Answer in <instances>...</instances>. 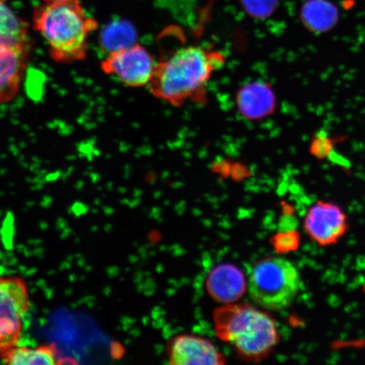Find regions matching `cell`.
<instances>
[{
    "label": "cell",
    "mask_w": 365,
    "mask_h": 365,
    "mask_svg": "<svg viewBox=\"0 0 365 365\" xmlns=\"http://www.w3.org/2000/svg\"><path fill=\"white\" fill-rule=\"evenodd\" d=\"M302 278L299 269L289 259L267 257L251 264L248 289L251 299L269 310L289 307L298 296Z\"/></svg>",
    "instance_id": "4"
},
{
    "label": "cell",
    "mask_w": 365,
    "mask_h": 365,
    "mask_svg": "<svg viewBox=\"0 0 365 365\" xmlns=\"http://www.w3.org/2000/svg\"><path fill=\"white\" fill-rule=\"evenodd\" d=\"M246 287L244 273L232 264H221L210 272L207 289L210 295L222 304H232L243 296Z\"/></svg>",
    "instance_id": "10"
},
{
    "label": "cell",
    "mask_w": 365,
    "mask_h": 365,
    "mask_svg": "<svg viewBox=\"0 0 365 365\" xmlns=\"http://www.w3.org/2000/svg\"><path fill=\"white\" fill-rule=\"evenodd\" d=\"M246 12L257 19H266L276 11L279 0H241Z\"/></svg>",
    "instance_id": "16"
},
{
    "label": "cell",
    "mask_w": 365,
    "mask_h": 365,
    "mask_svg": "<svg viewBox=\"0 0 365 365\" xmlns=\"http://www.w3.org/2000/svg\"><path fill=\"white\" fill-rule=\"evenodd\" d=\"M243 115L250 120H259L275 110L277 98L271 86L263 82H253L242 89L237 98Z\"/></svg>",
    "instance_id": "11"
},
{
    "label": "cell",
    "mask_w": 365,
    "mask_h": 365,
    "mask_svg": "<svg viewBox=\"0 0 365 365\" xmlns=\"http://www.w3.org/2000/svg\"><path fill=\"white\" fill-rule=\"evenodd\" d=\"M1 361L6 364H56L58 359V350L56 345L45 344L29 348V346H15L0 356Z\"/></svg>",
    "instance_id": "14"
},
{
    "label": "cell",
    "mask_w": 365,
    "mask_h": 365,
    "mask_svg": "<svg viewBox=\"0 0 365 365\" xmlns=\"http://www.w3.org/2000/svg\"><path fill=\"white\" fill-rule=\"evenodd\" d=\"M223 63L222 54L212 49L180 48L157 62L148 86L155 97L175 106L203 102L210 80Z\"/></svg>",
    "instance_id": "1"
},
{
    "label": "cell",
    "mask_w": 365,
    "mask_h": 365,
    "mask_svg": "<svg viewBox=\"0 0 365 365\" xmlns=\"http://www.w3.org/2000/svg\"><path fill=\"white\" fill-rule=\"evenodd\" d=\"M135 30L129 21H114L105 27L102 31V47L108 53L117 51L135 44Z\"/></svg>",
    "instance_id": "15"
},
{
    "label": "cell",
    "mask_w": 365,
    "mask_h": 365,
    "mask_svg": "<svg viewBox=\"0 0 365 365\" xmlns=\"http://www.w3.org/2000/svg\"><path fill=\"white\" fill-rule=\"evenodd\" d=\"M303 25L313 34L327 33L339 21V10L330 0H307L299 10Z\"/></svg>",
    "instance_id": "12"
},
{
    "label": "cell",
    "mask_w": 365,
    "mask_h": 365,
    "mask_svg": "<svg viewBox=\"0 0 365 365\" xmlns=\"http://www.w3.org/2000/svg\"><path fill=\"white\" fill-rule=\"evenodd\" d=\"M216 334L251 362L266 359L280 341L275 319L248 304H227L214 314Z\"/></svg>",
    "instance_id": "3"
},
{
    "label": "cell",
    "mask_w": 365,
    "mask_h": 365,
    "mask_svg": "<svg viewBox=\"0 0 365 365\" xmlns=\"http://www.w3.org/2000/svg\"><path fill=\"white\" fill-rule=\"evenodd\" d=\"M34 24L48 43L50 57L61 63L84 61L89 36L98 27L79 0L47 3L36 8Z\"/></svg>",
    "instance_id": "2"
},
{
    "label": "cell",
    "mask_w": 365,
    "mask_h": 365,
    "mask_svg": "<svg viewBox=\"0 0 365 365\" xmlns=\"http://www.w3.org/2000/svg\"><path fill=\"white\" fill-rule=\"evenodd\" d=\"M156 66L157 62L148 50L137 43L108 53L101 66L107 75L133 88L149 86Z\"/></svg>",
    "instance_id": "6"
},
{
    "label": "cell",
    "mask_w": 365,
    "mask_h": 365,
    "mask_svg": "<svg viewBox=\"0 0 365 365\" xmlns=\"http://www.w3.org/2000/svg\"><path fill=\"white\" fill-rule=\"evenodd\" d=\"M29 57V48L0 46V106L19 93Z\"/></svg>",
    "instance_id": "9"
},
{
    "label": "cell",
    "mask_w": 365,
    "mask_h": 365,
    "mask_svg": "<svg viewBox=\"0 0 365 365\" xmlns=\"http://www.w3.org/2000/svg\"><path fill=\"white\" fill-rule=\"evenodd\" d=\"M44 1L47 2V3H53V2L65 1V0H44Z\"/></svg>",
    "instance_id": "18"
},
{
    "label": "cell",
    "mask_w": 365,
    "mask_h": 365,
    "mask_svg": "<svg viewBox=\"0 0 365 365\" xmlns=\"http://www.w3.org/2000/svg\"><path fill=\"white\" fill-rule=\"evenodd\" d=\"M333 144L328 135L319 132L310 145V153L318 158H330L333 153Z\"/></svg>",
    "instance_id": "17"
},
{
    "label": "cell",
    "mask_w": 365,
    "mask_h": 365,
    "mask_svg": "<svg viewBox=\"0 0 365 365\" xmlns=\"http://www.w3.org/2000/svg\"><path fill=\"white\" fill-rule=\"evenodd\" d=\"M29 24L0 0V46L29 48Z\"/></svg>",
    "instance_id": "13"
},
{
    "label": "cell",
    "mask_w": 365,
    "mask_h": 365,
    "mask_svg": "<svg viewBox=\"0 0 365 365\" xmlns=\"http://www.w3.org/2000/svg\"><path fill=\"white\" fill-rule=\"evenodd\" d=\"M364 293H365V280H364Z\"/></svg>",
    "instance_id": "19"
},
{
    "label": "cell",
    "mask_w": 365,
    "mask_h": 365,
    "mask_svg": "<svg viewBox=\"0 0 365 365\" xmlns=\"http://www.w3.org/2000/svg\"><path fill=\"white\" fill-rule=\"evenodd\" d=\"M171 364L217 365L225 363V357L211 341L195 335L178 336L168 346Z\"/></svg>",
    "instance_id": "8"
},
{
    "label": "cell",
    "mask_w": 365,
    "mask_h": 365,
    "mask_svg": "<svg viewBox=\"0 0 365 365\" xmlns=\"http://www.w3.org/2000/svg\"><path fill=\"white\" fill-rule=\"evenodd\" d=\"M349 217L339 205L319 200L304 217L305 232L314 243L322 247L334 245L349 230Z\"/></svg>",
    "instance_id": "7"
},
{
    "label": "cell",
    "mask_w": 365,
    "mask_h": 365,
    "mask_svg": "<svg viewBox=\"0 0 365 365\" xmlns=\"http://www.w3.org/2000/svg\"><path fill=\"white\" fill-rule=\"evenodd\" d=\"M30 308L26 281L20 277L0 275V356L19 342L23 319Z\"/></svg>",
    "instance_id": "5"
}]
</instances>
